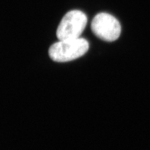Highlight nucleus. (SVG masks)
<instances>
[{"label":"nucleus","mask_w":150,"mask_h":150,"mask_svg":"<svg viewBox=\"0 0 150 150\" xmlns=\"http://www.w3.org/2000/svg\"><path fill=\"white\" fill-rule=\"evenodd\" d=\"M88 22L86 15L79 10L68 12L62 18L56 31L59 41L75 40L80 38Z\"/></svg>","instance_id":"obj_2"},{"label":"nucleus","mask_w":150,"mask_h":150,"mask_svg":"<svg viewBox=\"0 0 150 150\" xmlns=\"http://www.w3.org/2000/svg\"><path fill=\"white\" fill-rule=\"evenodd\" d=\"M91 27L93 33L98 38L108 42L118 39L121 31L118 20L106 13H100L94 17Z\"/></svg>","instance_id":"obj_3"},{"label":"nucleus","mask_w":150,"mask_h":150,"mask_svg":"<svg viewBox=\"0 0 150 150\" xmlns=\"http://www.w3.org/2000/svg\"><path fill=\"white\" fill-rule=\"evenodd\" d=\"M89 43L84 38L63 40L54 43L49 49V56L56 62L64 63L76 59L85 54Z\"/></svg>","instance_id":"obj_1"}]
</instances>
